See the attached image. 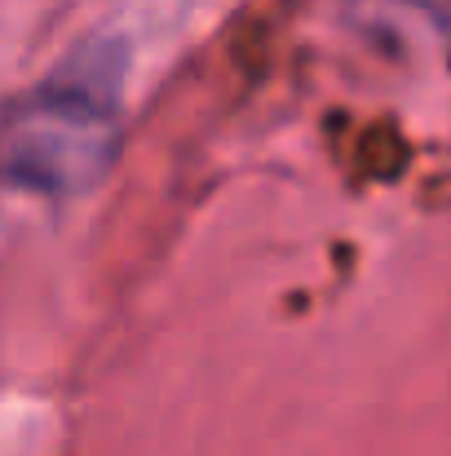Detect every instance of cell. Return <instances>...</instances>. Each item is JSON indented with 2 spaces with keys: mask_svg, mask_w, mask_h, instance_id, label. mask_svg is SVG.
Returning a JSON list of instances; mask_svg holds the SVG:
<instances>
[{
  "mask_svg": "<svg viewBox=\"0 0 451 456\" xmlns=\"http://www.w3.org/2000/svg\"><path fill=\"white\" fill-rule=\"evenodd\" d=\"M125 71L116 40H93L0 116V186L71 200L93 191L125 138Z\"/></svg>",
  "mask_w": 451,
  "mask_h": 456,
  "instance_id": "cell-1",
  "label": "cell"
}]
</instances>
